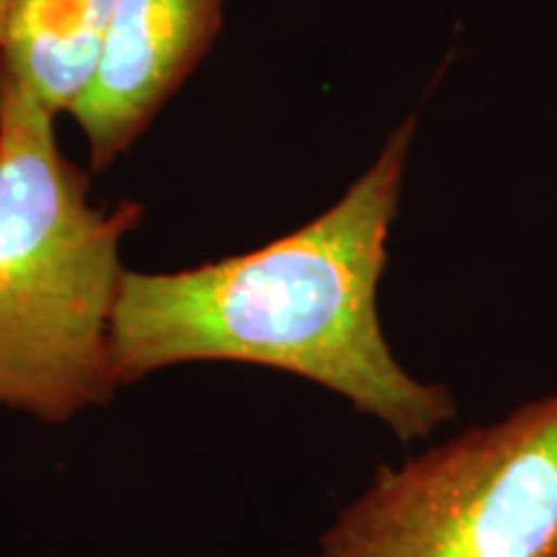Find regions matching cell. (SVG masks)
I'll use <instances>...</instances> for the list:
<instances>
[{
  "mask_svg": "<svg viewBox=\"0 0 557 557\" xmlns=\"http://www.w3.org/2000/svg\"><path fill=\"white\" fill-rule=\"evenodd\" d=\"M323 557H557V393L380 465Z\"/></svg>",
  "mask_w": 557,
  "mask_h": 557,
  "instance_id": "3",
  "label": "cell"
},
{
  "mask_svg": "<svg viewBox=\"0 0 557 557\" xmlns=\"http://www.w3.org/2000/svg\"><path fill=\"white\" fill-rule=\"evenodd\" d=\"M416 122L320 218L269 246L197 269L124 271L109 329L120 387L194 361H240L329 387L400 442L457 418L442 385L393 357L377 289Z\"/></svg>",
  "mask_w": 557,
  "mask_h": 557,
  "instance_id": "1",
  "label": "cell"
},
{
  "mask_svg": "<svg viewBox=\"0 0 557 557\" xmlns=\"http://www.w3.org/2000/svg\"><path fill=\"white\" fill-rule=\"evenodd\" d=\"M116 0H11L0 70L58 116L94 78Z\"/></svg>",
  "mask_w": 557,
  "mask_h": 557,
  "instance_id": "5",
  "label": "cell"
},
{
  "mask_svg": "<svg viewBox=\"0 0 557 557\" xmlns=\"http://www.w3.org/2000/svg\"><path fill=\"white\" fill-rule=\"evenodd\" d=\"M11 9V0H0V32H3V21H5V13Z\"/></svg>",
  "mask_w": 557,
  "mask_h": 557,
  "instance_id": "6",
  "label": "cell"
},
{
  "mask_svg": "<svg viewBox=\"0 0 557 557\" xmlns=\"http://www.w3.org/2000/svg\"><path fill=\"white\" fill-rule=\"evenodd\" d=\"M225 0H116L96 73L70 114L88 139L90 169L132 148L222 29Z\"/></svg>",
  "mask_w": 557,
  "mask_h": 557,
  "instance_id": "4",
  "label": "cell"
},
{
  "mask_svg": "<svg viewBox=\"0 0 557 557\" xmlns=\"http://www.w3.org/2000/svg\"><path fill=\"white\" fill-rule=\"evenodd\" d=\"M58 148L54 116L0 70V406L65 423L120 389L109 329L122 243L145 207L111 212Z\"/></svg>",
  "mask_w": 557,
  "mask_h": 557,
  "instance_id": "2",
  "label": "cell"
}]
</instances>
